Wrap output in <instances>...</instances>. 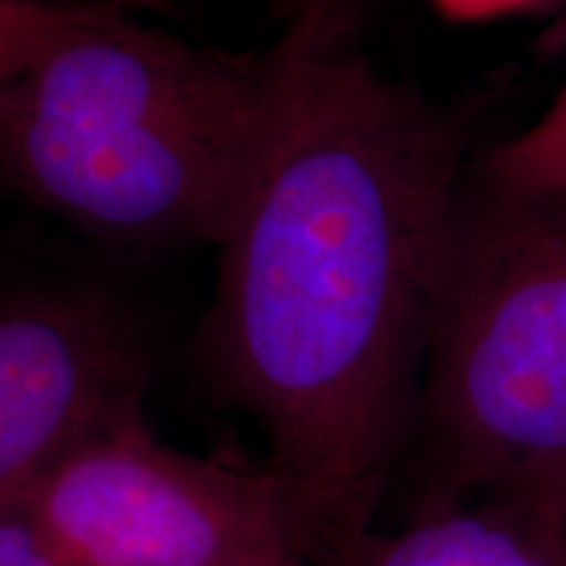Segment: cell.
I'll return each instance as SVG.
<instances>
[{
    "label": "cell",
    "instance_id": "obj_1",
    "mask_svg": "<svg viewBox=\"0 0 566 566\" xmlns=\"http://www.w3.org/2000/svg\"><path fill=\"white\" fill-rule=\"evenodd\" d=\"M357 24L342 0H304L271 45V118L202 336L210 384L263 433L317 566L370 533L417 422L470 171L462 122L380 74Z\"/></svg>",
    "mask_w": 566,
    "mask_h": 566
},
{
    "label": "cell",
    "instance_id": "obj_2",
    "mask_svg": "<svg viewBox=\"0 0 566 566\" xmlns=\"http://www.w3.org/2000/svg\"><path fill=\"white\" fill-rule=\"evenodd\" d=\"M273 48L113 9L0 80V189L124 247L221 244L263 145Z\"/></svg>",
    "mask_w": 566,
    "mask_h": 566
},
{
    "label": "cell",
    "instance_id": "obj_3",
    "mask_svg": "<svg viewBox=\"0 0 566 566\" xmlns=\"http://www.w3.org/2000/svg\"><path fill=\"white\" fill-rule=\"evenodd\" d=\"M417 417L433 454L424 506L475 495L564 530L566 200L495 192L467 171Z\"/></svg>",
    "mask_w": 566,
    "mask_h": 566
},
{
    "label": "cell",
    "instance_id": "obj_4",
    "mask_svg": "<svg viewBox=\"0 0 566 566\" xmlns=\"http://www.w3.org/2000/svg\"><path fill=\"white\" fill-rule=\"evenodd\" d=\"M21 506L66 566H300L271 467L174 449L132 409L84 438Z\"/></svg>",
    "mask_w": 566,
    "mask_h": 566
},
{
    "label": "cell",
    "instance_id": "obj_5",
    "mask_svg": "<svg viewBox=\"0 0 566 566\" xmlns=\"http://www.w3.org/2000/svg\"><path fill=\"white\" fill-rule=\"evenodd\" d=\"M150 346L97 292L0 300V509L21 504L74 446L142 407Z\"/></svg>",
    "mask_w": 566,
    "mask_h": 566
},
{
    "label": "cell",
    "instance_id": "obj_6",
    "mask_svg": "<svg viewBox=\"0 0 566 566\" xmlns=\"http://www.w3.org/2000/svg\"><path fill=\"white\" fill-rule=\"evenodd\" d=\"M328 566H566L564 530L504 501H457L396 533L370 530Z\"/></svg>",
    "mask_w": 566,
    "mask_h": 566
},
{
    "label": "cell",
    "instance_id": "obj_7",
    "mask_svg": "<svg viewBox=\"0 0 566 566\" xmlns=\"http://www.w3.org/2000/svg\"><path fill=\"white\" fill-rule=\"evenodd\" d=\"M475 176L495 192L566 200V82L525 129L488 153Z\"/></svg>",
    "mask_w": 566,
    "mask_h": 566
},
{
    "label": "cell",
    "instance_id": "obj_8",
    "mask_svg": "<svg viewBox=\"0 0 566 566\" xmlns=\"http://www.w3.org/2000/svg\"><path fill=\"white\" fill-rule=\"evenodd\" d=\"M113 9L111 0H0V80Z\"/></svg>",
    "mask_w": 566,
    "mask_h": 566
},
{
    "label": "cell",
    "instance_id": "obj_9",
    "mask_svg": "<svg viewBox=\"0 0 566 566\" xmlns=\"http://www.w3.org/2000/svg\"><path fill=\"white\" fill-rule=\"evenodd\" d=\"M0 566H66L21 504L0 509Z\"/></svg>",
    "mask_w": 566,
    "mask_h": 566
},
{
    "label": "cell",
    "instance_id": "obj_10",
    "mask_svg": "<svg viewBox=\"0 0 566 566\" xmlns=\"http://www.w3.org/2000/svg\"><path fill=\"white\" fill-rule=\"evenodd\" d=\"M441 17L459 24H480V21L506 19L516 13L556 9L562 0H428Z\"/></svg>",
    "mask_w": 566,
    "mask_h": 566
},
{
    "label": "cell",
    "instance_id": "obj_11",
    "mask_svg": "<svg viewBox=\"0 0 566 566\" xmlns=\"http://www.w3.org/2000/svg\"><path fill=\"white\" fill-rule=\"evenodd\" d=\"M344 3H346V6H352L354 11H359V13H363V6H365V0H344Z\"/></svg>",
    "mask_w": 566,
    "mask_h": 566
},
{
    "label": "cell",
    "instance_id": "obj_12",
    "mask_svg": "<svg viewBox=\"0 0 566 566\" xmlns=\"http://www.w3.org/2000/svg\"><path fill=\"white\" fill-rule=\"evenodd\" d=\"M302 3H304V0H286V9H292V13H294Z\"/></svg>",
    "mask_w": 566,
    "mask_h": 566
},
{
    "label": "cell",
    "instance_id": "obj_13",
    "mask_svg": "<svg viewBox=\"0 0 566 566\" xmlns=\"http://www.w3.org/2000/svg\"><path fill=\"white\" fill-rule=\"evenodd\" d=\"M111 3H113V0H111ZM124 3L126 6H139V3H145V0H124Z\"/></svg>",
    "mask_w": 566,
    "mask_h": 566
},
{
    "label": "cell",
    "instance_id": "obj_14",
    "mask_svg": "<svg viewBox=\"0 0 566 566\" xmlns=\"http://www.w3.org/2000/svg\"><path fill=\"white\" fill-rule=\"evenodd\" d=\"M564 556H566V525H564Z\"/></svg>",
    "mask_w": 566,
    "mask_h": 566
}]
</instances>
